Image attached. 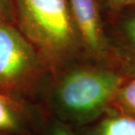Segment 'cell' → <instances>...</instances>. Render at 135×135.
I'll return each instance as SVG.
<instances>
[{
	"mask_svg": "<svg viewBox=\"0 0 135 135\" xmlns=\"http://www.w3.org/2000/svg\"><path fill=\"white\" fill-rule=\"evenodd\" d=\"M31 114L23 101L0 92V135H26Z\"/></svg>",
	"mask_w": 135,
	"mask_h": 135,
	"instance_id": "cell-5",
	"label": "cell"
},
{
	"mask_svg": "<svg viewBox=\"0 0 135 135\" xmlns=\"http://www.w3.org/2000/svg\"><path fill=\"white\" fill-rule=\"evenodd\" d=\"M0 20L11 24L15 20V7L13 0H0Z\"/></svg>",
	"mask_w": 135,
	"mask_h": 135,
	"instance_id": "cell-8",
	"label": "cell"
},
{
	"mask_svg": "<svg viewBox=\"0 0 135 135\" xmlns=\"http://www.w3.org/2000/svg\"><path fill=\"white\" fill-rule=\"evenodd\" d=\"M114 6H123V5L134 4L135 0H110Z\"/></svg>",
	"mask_w": 135,
	"mask_h": 135,
	"instance_id": "cell-10",
	"label": "cell"
},
{
	"mask_svg": "<svg viewBox=\"0 0 135 135\" xmlns=\"http://www.w3.org/2000/svg\"><path fill=\"white\" fill-rule=\"evenodd\" d=\"M42 62L20 29L0 20V92L23 101L31 95Z\"/></svg>",
	"mask_w": 135,
	"mask_h": 135,
	"instance_id": "cell-3",
	"label": "cell"
},
{
	"mask_svg": "<svg viewBox=\"0 0 135 135\" xmlns=\"http://www.w3.org/2000/svg\"><path fill=\"white\" fill-rule=\"evenodd\" d=\"M81 129L80 135H135V116L110 108L96 121Z\"/></svg>",
	"mask_w": 135,
	"mask_h": 135,
	"instance_id": "cell-6",
	"label": "cell"
},
{
	"mask_svg": "<svg viewBox=\"0 0 135 135\" xmlns=\"http://www.w3.org/2000/svg\"><path fill=\"white\" fill-rule=\"evenodd\" d=\"M128 72L109 66L71 68L59 77L49 98L56 119L71 128L93 123L112 107Z\"/></svg>",
	"mask_w": 135,
	"mask_h": 135,
	"instance_id": "cell-1",
	"label": "cell"
},
{
	"mask_svg": "<svg viewBox=\"0 0 135 135\" xmlns=\"http://www.w3.org/2000/svg\"><path fill=\"white\" fill-rule=\"evenodd\" d=\"M69 4L86 51L99 61L107 59L108 48L95 0H69Z\"/></svg>",
	"mask_w": 135,
	"mask_h": 135,
	"instance_id": "cell-4",
	"label": "cell"
},
{
	"mask_svg": "<svg viewBox=\"0 0 135 135\" xmlns=\"http://www.w3.org/2000/svg\"><path fill=\"white\" fill-rule=\"evenodd\" d=\"M112 109L135 116V70L129 72L112 104Z\"/></svg>",
	"mask_w": 135,
	"mask_h": 135,
	"instance_id": "cell-7",
	"label": "cell"
},
{
	"mask_svg": "<svg viewBox=\"0 0 135 135\" xmlns=\"http://www.w3.org/2000/svg\"><path fill=\"white\" fill-rule=\"evenodd\" d=\"M49 135H77L73 131V128L61 121L56 119L51 126Z\"/></svg>",
	"mask_w": 135,
	"mask_h": 135,
	"instance_id": "cell-9",
	"label": "cell"
},
{
	"mask_svg": "<svg viewBox=\"0 0 135 135\" xmlns=\"http://www.w3.org/2000/svg\"><path fill=\"white\" fill-rule=\"evenodd\" d=\"M15 20L45 63L56 65L75 51L67 0H13Z\"/></svg>",
	"mask_w": 135,
	"mask_h": 135,
	"instance_id": "cell-2",
	"label": "cell"
}]
</instances>
